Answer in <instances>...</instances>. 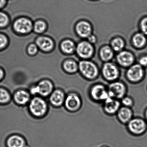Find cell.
<instances>
[{
  "mask_svg": "<svg viewBox=\"0 0 147 147\" xmlns=\"http://www.w3.org/2000/svg\"><path fill=\"white\" fill-rule=\"evenodd\" d=\"M38 45L45 51H49L52 49L53 43L50 38L47 37H42L37 40Z\"/></svg>",
  "mask_w": 147,
  "mask_h": 147,
  "instance_id": "19",
  "label": "cell"
},
{
  "mask_svg": "<svg viewBox=\"0 0 147 147\" xmlns=\"http://www.w3.org/2000/svg\"><path fill=\"white\" fill-rule=\"evenodd\" d=\"M112 49L116 51H119L123 49L124 47V42L122 38H116L112 41L111 43Z\"/></svg>",
  "mask_w": 147,
  "mask_h": 147,
  "instance_id": "24",
  "label": "cell"
},
{
  "mask_svg": "<svg viewBox=\"0 0 147 147\" xmlns=\"http://www.w3.org/2000/svg\"><path fill=\"white\" fill-rule=\"evenodd\" d=\"M30 99L29 94L25 91H20L15 94V99L18 104L24 105L27 103Z\"/></svg>",
  "mask_w": 147,
  "mask_h": 147,
  "instance_id": "22",
  "label": "cell"
},
{
  "mask_svg": "<svg viewBox=\"0 0 147 147\" xmlns=\"http://www.w3.org/2000/svg\"><path fill=\"white\" fill-rule=\"evenodd\" d=\"M88 38V41H89V42L93 43H94L96 42V37H95V36H94V35H90V36H89Z\"/></svg>",
  "mask_w": 147,
  "mask_h": 147,
  "instance_id": "33",
  "label": "cell"
},
{
  "mask_svg": "<svg viewBox=\"0 0 147 147\" xmlns=\"http://www.w3.org/2000/svg\"><path fill=\"white\" fill-rule=\"evenodd\" d=\"M5 2V0H0V7H2Z\"/></svg>",
  "mask_w": 147,
  "mask_h": 147,
  "instance_id": "34",
  "label": "cell"
},
{
  "mask_svg": "<svg viewBox=\"0 0 147 147\" xmlns=\"http://www.w3.org/2000/svg\"><path fill=\"white\" fill-rule=\"evenodd\" d=\"M45 24L42 21H38L36 22L35 25V30L36 32H42L45 30Z\"/></svg>",
  "mask_w": 147,
  "mask_h": 147,
  "instance_id": "27",
  "label": "cell"
},
{
  "mask_svg": "<svg viewBox=\"0 0 147 147\" xmlns=\"http://www.w3.org/2000/svg\"><path fill=\"white\" fill-rule=\"evenodd\" d=\"M79 71L84 79L89 81H93L97 79L100 74L98 66L93 62L87 60L80 62Z\"/></svg>",
  "mask_w": 147,
  "mask_h": 147,
  "instance_id": "1",
  "label": "cell"
},
{
  "mask_svg": "<svg viewBox=\"0 0 147 147\" xmlns=\"http://www.w3.org/2000/svg\"><path fill=\"white\" fill-rule=\"evenodd\" d=\"M64 104L65 108L68 111L76 113L81 108L82 100L78 93L72 92L66 96Z\"/></svg>",
  "mask_w": 147,
  "mask_h": 147,
  "instance_id": "6",
  "label": "cell"
},
{
  "mask_svg": "<svg viewBox=\"0 0 147 147\" xmlns=\"http://www.w3.org/2000/svg\"><path fill=\"white\" fill-rule=\"evenodd\" d=\"M8 18L5 13L0 12V27H4L8 23Z\"/></svg>",
  "mask_w": 147,
  "mask_h": 147,
  "instance_id": "29",
  "label": "cell"
},
{
  "mask_svg": "<svg viewBox=\"0 0 147 147\" xmlns=\"http://www.w3.org/2000/svg\"><path fill=\"white\" fill-rule=\"evenodd\" d=\"M10 99V95L5 89L0 88V103H5Z\"/></svg>",
  "mask_w": 147,
  "mask_h": 147,
  "instance_id": "26",
  "label": "cell"
},
{
  "mask_svg": "<svg viewBox=\"0 0 147 147\" xmlns=\"http://www.w3.org/2000/svg\"><path fill=\"white\" fill-rule=\"evenodd\" d=\"M7 43L6 37L2 34H0V49L4 48Z\"/></svg>",
  "mask_w": 147,
  "mask_h": 147,
  "instance_id": "32",
  "label": "cell"
},
{
  "mask_svg": "<svg viewBox=\"0 0 147 147\" xmlns=\"http://www.w3.org/2000/svg\"><path fill=\"white\" fill-rule=\"evenodd\" d=\"M28 51L30 55H35L37 51V48L35 45H31L28 48Z\"/></svg>",
  "mask_w": 147,
  "mask_h": 147,
  "instance_id": "30",
  "label": "cell"
},
{
  "mask_svg": "<svg viewBox=\"0 0 147 147\" xmlns=\"http://www.w3.org/2000/svg\"><path fill=\"white\" fill-rule=\"evenodd\" d=\"M116 60L119 66L124 68H129L134 64L135 58L131 52L122 51L117 55Z\"/></svg>",
  "mask_w": 147,
  "mask_h": 147,
  "instance_id": "11",
  "label": "cell"
},
{
  "mask_svg": "<svg viewBox=\"0 0 147 147\" xmlns=\"http://www.w3.org/2000/svg\"><path fill=\"white\" fill-rule=\"evenodd\" d=\"M107 147V146H102V147Z\"/></svg>",
  "mask_w": 147,
  "mask_h": 147,
  "instance_id": "37",
  "label": "cell"
},
{
  "mask_svg": "<svg viewBox=\"0 0 147 147\" xmlns=\"http://www.w3.org/2000/svg\"><path fill=\"white\" fill-rule=\"evenodd\" d=\"M89 94L91 99L95 102H104L110 98L107 87L101 84L92 86L89 90Z\"/></svg>",
  "mask_w": 147,
  "mask_h": 147,
  "instance_id": "4",
  "label": "cell"
},
{
  "mask_svg": "<svg viewBox=\"0 0 147 147\" xmlns=\"http://www.w3.org/2000/svg\"><path fill=\"white\" fill-rule=\"evenodd\" d=\"M128 131L134 136L142 135L147 129V124L145 121L140 118H133L127 124Z\"/></svg>",
  "mask_w": 147,
  "mask_h": 147,
  "instance_id": "7",
  "label": "cell"
},
{
  "mask_svg": "<svg viewBox=\"0 0 147 147\" xmlns=\"http://www.w3.org/2000/svg\"><path fill=\"white\" fill-rule=\"evenodd\" d=\"M4 75V73H3V70L0 69V80L2 79Z\"/></svg>",
  "mask_w": 147,
  "mask_h": 147,
  "instance_id": "35",
  "label": "cell"
},
{
  "mask_svg": "<svg viewBox=\"0 0 147 147\" xmlns=\"http://www.w3.org/2000/svg\"><path fill=\"white\" fill-rule=\"evenodd\" d=\"M144 76L143 67L140 64H133L127 69L125 77L127 80L131 83H137L142 80Z\"/></svg>",
  "mask_w": 147,
  "mask_h": 147,
  "instance_id": "5",
  "label": "cell"
},
{
  "mask_svg": "<svg viewBox=\"0 0 147 147\" xmlns=\"http://www.w3.org/2000/svg\"><path fill=\"white\" fill-rule=\"evenodd\" d=\"M145 116L146 119L147 120V110H146V111H145Z\"/></svg>",
  "mask_w": 147,
  "mask_h": 147,
  "instance_id": "36",
  "label": "cell"
},
{
  "mask_svg": "<svg viewBox=\"0 0 147 147\" xmlns=\"http://www.w3.org/2000/svg\"><path fill=\"white\" fill-rule=\"evenodd\" d=\"M66 97L62 90L57 89L52 93L50 97V101L55 106L60 107L64 104Z\"/></svg>",
  "mask_w": 147,
  "mask_h": 147,
  "instance_id": "16",
  "label": "cell"
},
{
  "mask_svg": "<svg viewBox=\"0 0 147 147\" xmlns=\"http://www.w3.org/2000/svg\"><path fill=\"white\" fill-rule=\"evenodd\" d=\"M63 68L66 73L74 74L79 71V64L74 60H67L63 63Z\"/></svg>",
  "mask_w": 147,
  "mask_h": 147,
  "instance_id": "17",
  "label": "cell"
},
{
  "mask_svg": "<svg viewBox=\"0 0 147 147\" xmlns=\"http://www.w3.org/2000/svg\"><path fill=\"white\" fill-rule=\"evenodd\" d=\"M62 50L66 54H71L74 52L75 48L74 43L73 41L69 40H65L62 43Z\"/></svg>",
  "mask_w": 147,
  "mask_h": 147,
  "instance_id": "23",
  "label": "cell"
},
{
  "mask_svg": "<svg viewBox=\"0 0 147 147\" xmlns=\"http://www.w3.org/2000/svg\"><path fill=\"white\" fill-rule=\"evenodd\" d=\"M147 39L144 34L138 33L136 34L132 38V42L134 46L137 48L143 47L146 44Z\"/></svg>",
  "mask_w": 147,
  "mask_h": 147,
  "instance_id": "21",
  "label": "cell"
},
{
  "mask_svg": "<svg viewBox=\"0 0 147 147\" xmlns=\"http://www.w3.org/2000/svg\"><path fill=\"white\" fill-rule=\"evenodd\" d=\"M76 52L80 58L87 60L91 58L94 54V48L89 42H81L76 47Z\"/></svg>",
  "mask_w": 147,
  "mask_h": 147,
  "instance_id": "8",
  "label": "cell"
},
{
  "mask_svg": "<svg viewBox=\"0 0 147 147\" xmlns=\"http://www.w3.org/2000/svg\"><path fill=\"white\" fill-rule=\"evenodd\" d=\"M31 22L26 18L20 19L15 22L14 25V29L18 32L22 33H27L31 30Z\"/></svg>",
  "mask_w": 147,
  "mask_h": 147,
  "instance_id": "15",
  "label": "cell"
},
{
  "mask_svg": "<svg viewBox=\"0 0 147 147\" xmlns=\"http://www.w3.org/2000/svg\"><path fill=\"white\" fill-rule=\"evenodd\" d=\"M121 105L123 106L131 108L134 105V101L133 99L130 96H125L120 100Z\"/></svg>",
  "mask_w": 147,
  "mask_h": 147,
  "instance_id": "25",
  "label": "cell"
},
{
  "mask_svg": "<svg viewBox=\"0 0 147 147\" xmlns=\"http://www.w3.org/2000/svg\"><path fill=\"white\" fill-rule=\"evenodd\" d=\"M140 27L143 33L147 36V17L142 20L140 24Z\"/></svg>",
  "mask_w": 147,
  "mask_h": 147,
  "instance_id": "28",
  "label": "cell"
},
{
  "mask_svg": "<svg viewBox=\"0 0 147 147\" xmlns=\"http://www.w3.org/2000/svg\"><path fill=\"white\" fill-rule=\"evenodd\" d=\"M7 144L8 147H24L25 142L21 137L14 135L8 138Z\"/></svg>",
  "mask_w": 147,
  "mask_h": 147,
  "instance_id": "20",
  "label": "cell"
},
{
  "mask_svg": "<svg viewBox=\"0 0 147 147\" xmlns=\"http://www.w3.org/2000/svg\"><path fill=\"white\" fill-rule=\"evenodd\" d=\"M114 54L113 50L108 46L101 48L100 51V57L102 61L105 62H110L113 58Z\"/></svg>",
  "mask_w": 147,
  "mask_h": 147,
  "instance_id": "18",
  "label": "cell"
},
{
  "mask_svg": "<svg viewBox=\"0 0 147 147\" xmlns=\"http://www.w3.org/2000/svg\"><path fill=\"white\" fill-rule=\"evenodd\" d=\"M30 107L31 111L34 115L40 116L44 114L46 111L47 105L42 99L35 98L32 100Z\"/></svg>",
  "mask_w": 147,
  "mask_h": 147,
  "instance_id": "10",
  "label": "cell"
},
{
  "mask_svg": "<svg viewBox=\"0 0 147 147\" xmlns=\"http://www.w3.org/2000/svg\"><path fill=\"white\" fill-rule=\"evenodd\" d=\"M116 114L119 121L123 124H127L133 118V111L130 107H121Z\"/></svg>",
  "mask_w": 147,
  "mask_h": 147,
  "instance_id": "13",
  "label": "cell"
},
{
  "mask_svg": "<svg viewBox=\"0 0 147 147\" xmlns=\"http://www.w3.org/2000/svg\"><path fill=\"white\" fill-rule=\"evenodd\" d=\"M121 105L120 100L110 97L103 102V111L107 115H115L121 107Z\"/></svg>",
  "mask_w": 147,
  "mask_h": 147,
  "instance_id": "9",
  "label": "cell"
},
{
  "mask_svg": "<svg viewBox=\"0 0 147 147\" xmlns=\"http://www.w3.org/2000/svg\"><path fill=\"white\" fill-rule=\"evenodd\" d=\"M76 32L82 38H88L91 35L92 27L86 21H81L76 26Z\"/></svg>",
  "mask_w": 147,
  "mask_h": 147,
  "instance_id": "14",
  "label": "cell"
},
{
  "mask_svg": "<svg viewBox=\"0 0 147 147\" xmlns=\"http://www.w3.org/2000/svg\"><path fill=\"white\" fill-rule=\"evenodd\" d=\"M107 89L110 97L119 100H121L126 96L127 92V87L125 84L117 80L110 82Z\"/></svg>",
  "mask_w": 147,
  "mask_h": 147,
  "instance_id": "3",
  "label": "cell"
},
{
  "mask_svg": "<svg viewBox=\"0 0 147 147\" xmlns=\"http://www.w3.org/2000/svg\"><path fill=\"white\" fill-rule=\"evenodd\" d=\"M53 85L49 81L43 80L36 87L32 88V94L38 93L44 96H47L51 93Z\"/></svg>",
  "mask_w": 147,
  "mask_h": 147,
  "instance_id": "12",
  "label": "cell"
},
{
  "mask_svg": "<svg viewBox=\"0 0 147 147\" xmlns=\"http://www.w3.org/2000/svg\"><path fill=\"white\" fill-rule=\"evenodd\" d=\"M101 74L104 80L112 82L118 80L120 77V72L117 65L113 63L107 62L103 64Z\"/></svg>",
  "mask_w": 147,
  "mask_h": 147,
  "instance_id": "2",
  "label": "cell"
},
{
  "mask_svg": "<svg viewBox=\"0 0 147 147\" xmlns=\"http://www.w3.org/2000/svg\"><path fill=\"white\" fill-rule=\"evenodd\" d=\"M138 64L142 67H147V55L144 56L139 59Z\"/></svg>",
  "mask_w": 147,
  "mask_h": 147,
  "instance_id": "31",
  "label": "cell"
}]
</instances>
